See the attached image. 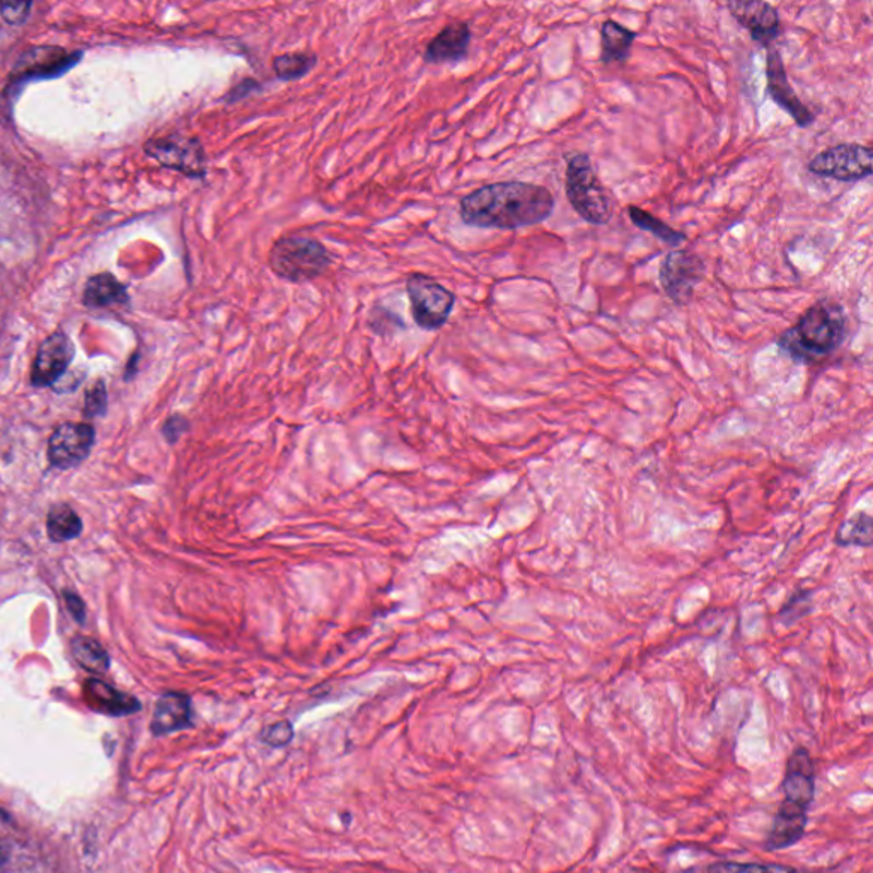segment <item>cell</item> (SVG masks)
<instances>
[{"instance_id":"6da1fadb","label":"cell","mask_w":873,"mask_h":873,"mask_svg":"<svg viewBox=\"0 0 873 873\" xmlns=\"http://www.w3.org/2000/svg\"><path fill=\"white\" fill-rule=\"evenodd\" d=\"M554 196L548 188L524 181L485 184L459 203L466 226L480 229L515 230L545 223L554 211Z\"/></svg>"},{"instance_id":"7a4b0ae2","label":"cell","mask_w":873,"mask_h":873,"mask_svg":"<svg viewBox=\"0 0 873 873\" xmlns=\"http://www.w3.org/2000/svg\"><path fill=\"white\" fill-rule=\"evenodd\" d=\"M814 760L808 749L799 748L788 757L784 778V800L766 838V850L780 851L797 845L805 835L809 809L815 797Z\"/></svg>"},{"instance_id":"3957f363","label":"cell","mask_w":873,"mask_h":873,"mask_svg":"<svg viewBox=\"0 0 873 873\" xmlns=\"http://www.w3.org/2000/svg\"><path fill=\"white\" fill-rule=\"evenodd\" d=\"M846 312L835 300H818L796 326L781 333L776 345L791 360L817 363L838 350L845 342Z\"/></svg>"},{"instance_id":"277c9868","label":"cell","mask_w":873,"mask_h":873,"mask_svg":"<svg viewBox=\"0 0 873 873\" xmlns=\"http://www.w3.org/2000/svg\"><path fill=\"white\" fill-rule=\"evenodd\" d=\"M326 246L309 236L287 235L273 242L268 266L278 278L292 284L316 280L332 266Z\"/></svg>"},{"instance_id":"5b68a950","label":"cell","mask_w":873,"mask_h":873,"mask_svg":"<svg viewBox=\"0 0 873 873\" xmlns=\"http://www.w3.org/2000/svg\"><path fill=\"white\" fill-rule=\"evenodd\" d=\"M565 190L570 205L584 218L585 223L594 224V226L609 223L612 215V196L597 178L587 154L570 157L569 166H566Z\"/></svg>"},{"instance_id":"8992f818","label":"cell","mask_w":873,"mask_h":873,"mask_svg":"<svg viewBox=\"0 0 873 873\" xmlns=\"http://www.w3.org/2000/svg\"><path fill=\"white\" fill-rule=\"evenodd\" d=\"M406 294L415 323L426 332L441 330L456 306L454 292L426 273H411L406 278Z\"/></svg>"},{"instance_id":"52a82bcc","label":"cell","mask_w":873,"mask_h":873,"mask_svg":"<svg viewBox=\"0 0 873 873\" xmlns=\"http://www.w3.org/2000/svg\"><path fill=\"white\" fill-rule=\"evenodd\" d=\"M145 153L164 168L175 169L193 180H202L207 175V154L195 136L175 133L153 139L145 144Z\"/></svg>"},{"instance_id":"ba28073f","label":"cell","mask_w":873,"mask_h":873,"mask_svg":"<svg viewBox=\"0 0 873 873\" xmlns=\"http://www.w3.org/2000/svg\"><path fill=\"white\" fill-rule=\"evenodd\" d=\"M809 171L838 181L866 180L873 171L872 151L865 145H836L817 154L809 163Z\"/></svg>"},{"instance_id":"9c48e42d","label":"cell","mask_w":873,"mask_h":873,"mask_svg":"<svg viewBox=\"0 0 873 873\" xmlns=\"http://www.w3.org/2000/svg\"><path fill=\"white\" fill-rule=\"evenodd\" d=\"M706 266L698 254L686 250H674L666 254L660 265L659 280L663 292L675 304H686L693 297L696 285L705 278Z\"/></svg>"},{"instance_id":"30bf717a","label":"cell","mask_w":873,"mask_h":873,"mask_svg":"<svg viewBox=\"0 0 873 873\" xmlns=\"http://www.w3.org/2000/svg\"><path fill=\"white\" fill-rule=\"evenodd\" d=\"M727 9L733 20L748 29L751 38L763 47L772 48V45L781 35L780 12L776 11L775 5L768 4V2L736 0V2H729Z\"/></svg>"},{"instance_id":"8fae6325","label":"cell","mask_w":873,"mask_h":873,"mask_svg":"<svg viewBox=\"0 0 873 873\" xmlns=\"http://www.w3.org/2000/svg\"><path fill=\"white\" fill-rule=\"evenodd\" d=\"M94 442L93 427L86 423H63L51 433L48 457L57 468L69 469L86 459Z\"/></svg>"},{"instance_id":"7c38bea8","label":"cell","mask_w":873,"mask_h":873,"mask_svg":"<svg viewBox=\"0 0 873 873\" xmlns=\"http://www.w3.org/2000/svg\"><path fill=\"white\" fill-rule=\"evenodd\" d=\"M766 79H768V93L773 101L790 115L799 127H811L814 123L815 115L808 106L800 101L796 91L788 82L787 71H785L784 59L780 50L769 48L768 60H766Z\"/></svg>"},{"instance_id":"4fadbf2b","label":"cell","mask_w":873,"mask_h":873,"mask_svg":"<svg viewBox=\"0 0 873 873\" xmlns=\"http://www.w3.org/2000/svg\"><path fill=\"white\" fill-rule=\"evenodd\" d=\"M74 359V345L62 332L53 333L39 347L33 363L32 382L35 386H51L59 381Z\"/></svg>"},{"instance_id":"5bb4252c","label":"cell","mask_w":873,"mask_h":873,"mask_svg":"<svg viewBox=\"0 0 873 873\" xmlns=\"http://www.w3.org/2000/svg\"><path fill=\"white\" fill-rule=\"evenodd\" d=\"M471 27L468 23H451L427 45L423 60L432 65L456 63L468 57Z\"/></svg>"},{"instance_id":"9a60e30c","label":"cell","mask_w":873,"mask_h":873,"mask_svg":"<svg viewBox=\"0 0 873 873\" xmlns=\"http://www.w3.org/2000/svg\"><path fill=\"white\" fill-rule=\"evenodd\" d=\"M191 699L183 693H166L157 699L151 729L156 736L178 732L191 726Z\"/></svg>"},{"instance_id":"2e32d148","label":"cell","mask_w":873,"mask_h":873,"mask_svg":"<svg viewBox=\"0 0 873 873\" xmlns=\"http://www.w3.org/2000/svg\"><path fill=\"white\" fill-rule=\"evenodd\" d=\"M74 62H77V59L71 60V55H67L60 48H36L24 55L16 72L21 79L53 77L67 71Z\"/></svg>"},{"instance_id":"e0dca14e","label":"cell","mask_w":873,"mask_h":873,"mask_svg":"<svg viewBox=\"0 0 873 873\" xmlns=\"http://www.w3.org/2000/svg\"><path fill=\"white\" fill-rule=\"evenodd\" d=\"M87 703L94 709H98L101 714L108 715H129L135 714L141 709V703L129 694L118 693L113 687H109L105 682L91 679L86 682L84 687Z\"/></svg>"},{"instance_id":"ac0fdd59","label":"cell","mask_w":873,"mask_h":873,"mask_svg":"<svg viewBox=\"0 0 873 873\" xmlns=\"http://www.w3.org/2000/svg\"><path fill=\"white\" fill-rule=\"evenodd\" d=\"M636 33L621 26L617 21H606L600 27V60L605 63L624 62L630 57Z\"/></svg>"},{"instance_id":"d6986e66","label":"cell","mask_w":873,"mask_h":873,"mask_svg":"<svg viewBox=\"0 0 873 873\" xmlns=\"http://www.w3.org/2000/svg\"><path fill=\"white\" fill-rule=\"evenodd\" d=\"M125 285L120 284L111 273H101L87 282L84 290V304L89 308H108V306L127 302Z\"/></svg>"},{"instance_id":"ffe728a7","label":"cell","mask_w":873,"mask_h":873,"mask_svg":"<svg viewBox=\"0 0 873 873\" xmlns=\"http://www.w3.org/2000/svg\"><path fill=\"white\" fill-rule=\"evenodd\" d=\"M318 57L312 51H294V53L277 55L273 59V72L280 81L290 82L308 75L316 67Z\"/></svg>"},{"instance_id":"44dd1931","label":"cell","mask_w":873,"mask_h":873,"mask_svg":"<svg viewBox=\"0 0 873 873\" xmlns=\"http://www.w3.org/2000/svg\"><path fill=\"white\" fill-rule=\"evenodd\" d=\"M47 530L51 541H69L81 535V518L71 507L55 505L48 514Z\"/></svg>"},{"instance_id":"7402d4cb","label":"cell","mask_w":873,"mask_h":873,"mask_svg":"<svg viewBox=\"0 0 873 873\" xmlns=\"http://www.w3.org/2000/svg\"><path fill=\"white\" fill-rule=\"evenodd\" d=\"M627 212H630L632 223L635 224L638 229L647 230V232L654 235L655 238H659L660 241L671 246H679L686 241V235H682L679 230L672 229L669 224L663 223V220L655 217V215L648 214L644 208L632 205V207L627 208Z\"/></svg>"},{"instance_id":"603a6c76","label":"cell","mask_w":873,"mask_h":873,"mask_svg":"<svg viewBox=\"0 0 873 873\" xmlns=\"http://www.w3.org/2000/svg\"><path fill=\"white\" fill-rule=\"evenodd\" d=\"M72 655L86 671L93 674H103L108 671V654L103 650L101 645L86 636H79L72 642Z\"/></svg>"},{"instance_id":"cb8c5ba5","label":"cell","mask_w":873,"mask_h":873,"mask_svg":"<svg viewBox=\"0 0 873 873\" xmlns=\"http://www.w3.org/2000/svg\"><path fill=\"white\" fill-rule=\"evenodd\" d=\"M698 873H823L812 872V870L796 869V866L776 865V863H753V862H723L709 863L703 866Z\"/></svg>"},{"instance_id":"d4e9b609","label":"cell","mask_w":873,"mask_h":873,"mask_svg":"<svg viewBox=\"0 0 873 873\" xmlns=\"http://www.w3.org/2000/svg\"><path fill=\"white\" fill-rule=\"evenodd\" d=\"M838 542L842 546H869L872 542V518L869 514H858L846 521L838 533Z\"/></svg>"},{"instance_id":"484cf974","label":"cell","mask_w":873,"mask_h":873,"mask_svg":"<svg viewBox=\"0 0 873 873\" xmlns=\"http://www.w3.org/2000/svg\"><path fill=\"white\" fill-rule=\"evenodd\" d=\"M294 739V727L290 721H277L273 726L266 727L262 732V741L272 748H284L290 744Z\"/></svg>"},{"instance_id":"4316f807","label":"cell","mask_w":873,"mask_h":873,"mask_svg":"<svg viewBox=\"0 0 873 873\" xmlns=\"http://www.w3.org/2000/svg\"><path fill=\"white\" fill-rule=\"evenodd\" d=\"M106 408V391L103 382H96L94 386L89 387L86 393V411L87 417H98L105 411Z\"/></svg>"},{"instance_id":"83f0119b","label":"cell","mask_w":873,"mask_h":873,"mask_svg":"<svg viewBox=\"0 0 873 873\" xmlns=\"http://www.w3.org/2000/svg\"><path fill=\"white\" fill-rule=\"evenodd\" d=\"M188 429H190V423H188L187 418L181 417V415H172L164 423L163 435L166 436V441L169 444H175V442L180 441L181 435L187 433Z\"/></svg>"},{"instance_id":"f1b7e54d","label":"cell","mask_w":873,"mask_h":873,"mask_svg":"<svg viewBox=\"0 0 873 873\" xmlns=\"http://www.w3.org/2000/svg\"><path fill=\"white\" fill-rule=\"evenodd\" d=\"M32 9V4H0V14L4 20L11 24L23 23L27 17V12Z\"/></svg>"},{"instance_id":"f546056e","label":"cell","mask_w":873,"mask_h":873,"mask_svg":"<svg viewBox=\"0 0 873 873\" xmlns=\"http://www.w3.org/2000/svg\"><path fill=\"white\" fill-rule=\"evenodd\" d=\"M65 600L67 608L71 611L72 617H74L79 623H84V620H86V609H84L82 599H79L74 593H65Z\"/></svg>"},{"instance_id":"4dcf8cb0","label":"cell","mask_w":873,"mask_h":873,"mask_svg":"<svg viewBox=\"0 0 873 873\" xmlns=\"http://www.w3.org/2000/svg\"><path fill=\"white\" fill-rule=\"evenodd\" d=\"M254 87H258V82L251 81V79H246V81L239 82L238 86H236L235 89L230 91V93L227 94L226 99L229 103L238 101V99H242L246 98V96H248V91L246 89L254 91Z\"/></svg>"},{"instance_id":"1f68e13d","label":"cell","mask_w":873,"mask_h":873,"mask_svg":"<svg viewBox=\"0 0 873 873\" xmlns=\"http://www.w3.org/2000/svg\"><path fill=\"white\" fill-rule=\"evenodd\" d=\"M5 860H8V848H5V846L2 845V842H0V865H2V863L5 862Z\"/></svg>"}]
</instances>
